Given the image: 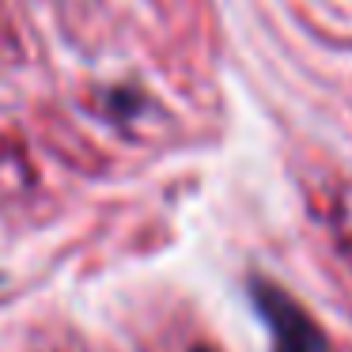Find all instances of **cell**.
Wrapping results in <instances>:
<instances>
[{
	"label": "cell",
	"instance_id": "cell-1",
	"mask_svg": "<svg viewBox=\"0 0 352 352\" xmlns=\"http://www.w3.org/2000/svg\"><path fill=\"white\" fill-rule=\"evenodd\" d=\"M269 352H318V349H311L303 341H292V337H273V349Z\"/></svg>",
	"mask_w": 352,
	"mask_h": 352
},
{
	"label": "cell",
	"instance_id": "cell-3",
	"mask_svg": "<svg viewBox=\"0 0 352 352\" xmlns=\"http://www.w3.org/2000/svg\"><path fill=\"white\" fill-rule=\"evenodd\" d=\"M0 280H4V276H0Z\"/></svg>",
	"mask_w": 352,
	"mask_h": 352
},
{
	"label": "cell",
	"instance_id": "cell-2",
	"mask_svg": "<svg viewBox=\"0 0 352 352\" xmlns=\"http://www.w3.org/2000/svg\"><path fill=\"white\" fill-rule=\"evenodd\" d=\"M190 352H220V349H216V344H193Z\"/></svg>",
	"mask_w": 352,
	"mask_h": 352
}]
</instances>
